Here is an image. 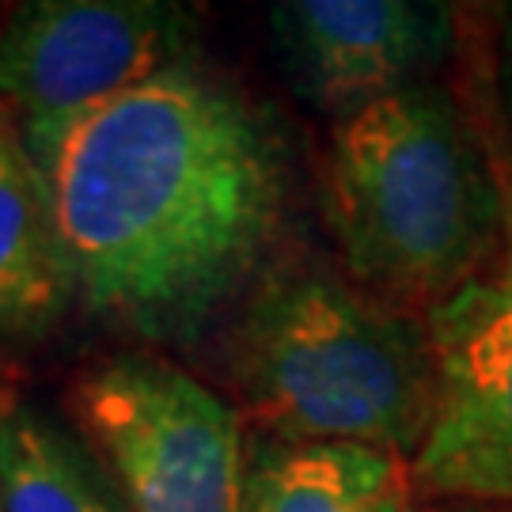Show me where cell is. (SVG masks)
Segmentation results:
<instances>
[{
	"label": "cell",
	"instance_id": "obj_1",
	"mask_svg": "<svg viewBox=\"0 0 512 512\" xmlns=\"http://www.w3.org/2000/svg\"><path fill=\"white\" fill-rule=\"evenodd\" d=\"M50 186L84 308L145 342H186L274 251L289 167L262 110L179 61L95 110Z\"/></svg>",
	"mask_w": 512,
	"mask_h": 512
},
{
	"label": "cell",
	"instance_id": "obj_2",
	"mask_svg": "<svg viewBox=\"0 0 512 512\" xmlns=\"http://www.w3.org/2000/svg\"><path fill=\"white\" fill-rule=\"evenodd\" d=\"M323 205L353 281L418 319L486 274L509 232V183L429 80L334 118Z\"/></svg>",
	"mask_w": 512,
	"mask_h": 512
},
{
	"label": "cell",
	"instance_id": "obj_3",
	"mask_svg": "<svg viewBox=\"0 0 512 512\" xmlns=\"http://www.w3.org/2000/svg\"><path fill=\"white\" fill-rule=\"evenodd\" d=\"M232 376L247 414L281 444H361L410 463L433 418L425 319L327 270L258 285Z\"/></svg>",
	"mask_w": 512,
	"mask_h": 512
},
{
	"label": "cell",
	"instance_id": "obj_4",
	"mask_svg": "<svg viewBox=\"0 0 512 512\" xmlns=\"http://www.w3.org/2000/svg\"><path fill=\"white\" fill-rule=\"evenodd\" d=\"M186 12L156 0H35L0 23V110L50 179L95 110L186 61Z\"/></svg>",
	"mask_w": 512,
	"mask_h": 512
},
{
	"label": "cell",
	"instance_id": "obj_5",
	"mask_svg": "<svg viewBox=\"0 0 512 512\" xmlns=\"http://www.w3.org/2000/svg\"><path fill=\"white\" fill-rule=\"evenodd\" d=\"M73 414L122 482L129 512H243V425L164 357H114L73 384Z\"/></svg>",
	"mask_w": 512,
	"mask_h": 512
},
{
	"label": "cell",
	"instance_id": "obj_6",
	"mask_svg": "<svg viewBox=\"0 0 512 512\" xmlns=\"http://www.w3.org/2000/svg\"><path fill=\"white\" fill-rule=\"evenodd\" d=\"M433 349V418L410 486L425 501L512 509V183L497 262L425 315Z\"/></svg>",
	"mask_w": 512,
	"mask_h": 512
},
{
	"label": "cell",
	"instance_id": "obj_7",
	"mask_svg": "<svg viewBox=\"0 0 512 512\" xmlns=\"http://www.w3.org/2000/svg\"><path fill=\"white\" fill-rule=\"evenodd\" d=\"M270 27L296 88L334 118L425 84L456 38L448 8L410 0H289Z\"/></svg>",
	"mask_w": 512,
	"mask_h": 512
},
{
	"label": "cell",
	"instance_id": "obj_8",
	"mask_svg": "<svg viewBox=\"0 0 512 512\" xmlns=\"http://www.w3.org/2000/svg\"><path fill=\"white\" fill-rule=\"evenodd\" d=\"M73 296L54 186L0 110V338L35 334Z\"/></svg>",
	"mask_w": 512,
	"mask_h": 512
},
{
	"label": "cell",
	"instance_id": "obj_9",
	"mask_svg": "<svg viewBox=\"0 0 512 512\" xmlns=\"http://www.w3.org/2000/svg\"><path fill=\"white\" fill-rule=\"evenodd\" d=\"M406 459L361 444H281L247 456L243 512H414Z\"/></svg>",
	"mask_w": 512,
	"mask_h": 512
},
{
	"label": "cell",
	"instance_id": "obj_10",
	"mask_svg": "<svg viewBox=\"0 0 512 512\" xmlns=\"http://www.w3.org/2000/svg\"><path fill=\"white\" fill-rule=\"evenodd\" d=\"M0 512H122L46 418L0 414Z\"/></svg>",
	"mask_w": 512,
	"mask_h": 512
},
{
	"label": "cell",
	"instance_id": "obj_11",
	"mask_svg": "<svg viewBox=\"0 0 512 512\" xmlns=\"http://www.w3.org/2000/svg\"><path fill=\"white\" fill-rule=\"evenodd\" d=\"M475 512H512V509H475Z\"/></svg>",
	"mask_w": 512,
	"mask_h": 512
}]
</instances>
